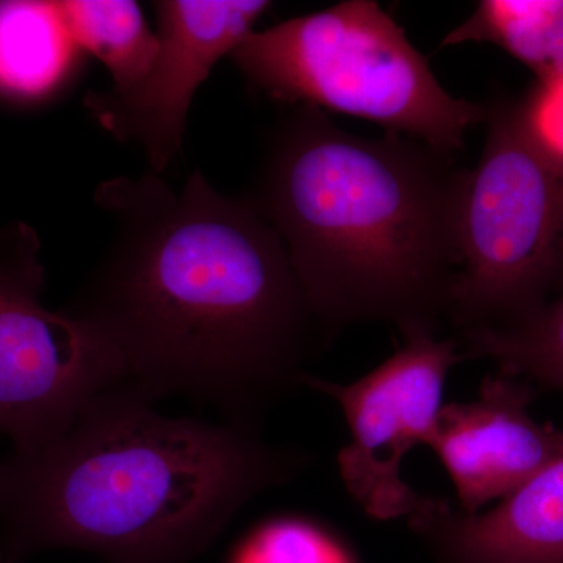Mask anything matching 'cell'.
I'll use <instances>...</instances> for the list:
<instances>
[{
    "instance_id": "1",
    "label": "cell",
    "mask_w": 563,
    "mask_h": 563,
    "mask_svg": "<svg viewBox=\"0 0 563 563\" xmlns=\"http://www.w3.org/2000/svg\"><path fill=\"white\" fill-rule=\"evenodd\" d=\"M95 201L110 240L63 310L106 344L120 385L261 428L331 339L272 224L201 172L180 190L152 172L117 177Z\"/></svg>"
},
{
    "instance_id": "2",
    "label": "cell",
    "mask_w": 563,
    "mask_h": 563,
    "mask_svg": "<svg viewBox=\"0 0 563 563\" xmlns=\"http://www.w3.org/2000/svg\"><path fill=\"white\" fill-rule=\"evenodd\" d=\"M114 385L49 442L0 461L2 553L79 550L103 563H187L310 455L258 426L166 417Z\"/></svg>"
},
{
    "instance_id": "3",
    "label": "cell",
    "mask_w": 563,
    "mask_h": 563,
    "mask_svg": "<svg viewBox=\"0 0 563 563\" xmlns=\"http://www.w3.org/2000/svg\"><path fill=\"white\" fill-rule=\"evenodd\" d=\"M450 157L401 133L352 135L309 106L269 135L246 198L331 339L358 322L437 335L448 320L465 172Z\"/></svg>"
},
{
    "instance_id": "4",
    "label": "cell",
    "mask_w": 563,
    "mask_h": 563,
    "mask_svg": "<svg viewBox=\"0 0 563 563\" xmlns=\"http://www.w3.org/2000/svg\"><path fill=\"white\" fill-rule=\"evenodd\" d=\"M277 102L376 122L451 155L488 106L454 98L402 27L373 0H346L251 32L231 54Z\"/></svg>"
},
{
    "instance_id": "5",
    "label": "cell",
    "mask_w": 563,
    "mask_h": 563,
    "mask_svg": "<svg viewBox=\"0 0 563 563\" xmlns=\"http://www.w3.org/2000/svg\"><path fill=\"white\" fill-rule=\"evenodd\" d=\"M485 122L459 192L448 321L461 332L525 320L563 290V168L532 146L515 101L490 103Z\"/></svg>"
},
{
    "instance_id": "6",
    "label": "cell",
    "mask_w": 563,
    "mask_h": 563,
    "mask_svg": "<svg viewBox=\"0 0 563 563\" xmlns=\"http://www.w3.org/2000/svg\"><path fill=\"white\" fill-rule=\"evenodd\" d=\"M31 225H0V433L13 450L49 442L99 393L120 385L106 344L41 302L44 266Z\"/></svg>"
},
{
    "instance_id": "7",
    "label": "cell",
    "mask_w": 563,
    "mask_h": 563,
    "mask_svg": "<svg viewBox=\"0 0 563 563\" xmlns=\"http://www.w3.org/2000/svg\"><path fill=\"white\" fill-rule=\"evenodd\" d=\"M461 362L457 340L413 333L354 383H332L309 373L302 377V387L342 407L350 442L336 457L339 473L369 517L390 521L412 512L421 493L404 481L402 462L413 448L428 446L448 376Z\"/></svg>"
},
{
    "instance_id": "8",
    "label": "cell",
    "mask_w": 563,
    "mask_h": 563,
    "mask_svg": "<svg viewBox=\"0 0 563 563\" xmlns=\"http://www.w3.org/2000/svg\"><path fill=\"white\" fill-rule=\"evenodd\" d=\"M266 0H157L158 51L143 79L125 90L90 91L96 122L122 143L139 144L161 174L180 154L192 99L211 70L272 9Z\"/></svg>"
},
{
    "instance_id": "9",
    "label": "cell",
    "mask_w": 563,
    "mask_h": 563,
    "mask_svg": "<svg viewBox=\"0 0 563 563\" xmlns=\"http://www.w3.org/2000/svg\"><path fill=\"white\" fill-rule=\"evenodd\" d=\"M533 385L498 372L476 399L443 404L428 448L443 463L463 514L506 499L563 459V429L531 413Z\"/></svg>"
},
{
    "instance_id": "10",
    "label": "cell",
    "mask_w": 563,
    "mask_h": 563,
    "mask_svg": "<svg viewBox=\"0 0 563 563\" xmlns=\"http://www.w3.org/2000/svg\"><path fill=\"white\" fill-rule=\"evenodd\" d=\"M407 523L442 563H563V459L488 512L421 495Z\"/></svg>"
},
{
    "instance_id": "11",
    "label": "cell",
    "mask_w": 563,
    "mask_h": 563,
    "mask_svg": "<svg viewBox=\"0 0 563 563\" xmlns=\"http://www.w3.org/2000/svg\"><path fill=\"white\" fill-rule=\"evenodd\" d=\"M84 55L57 3L0 0V99L36 103L60 95L76 80Z\"/></svg>"
},
{
    "instance_id": "12",
    "label": "cell",
    "mask_w": 563,
    "mask_h": 563,
    "mask_svg": "<svg viewBox=\"0 0 563 563\" xmlns=\"http://www.w3.org/2000/svg\"><path fill=\"white\" fill-rule=\"evenodd\" d=\"M70 40L109 70L113 87L125 90L143 79L158 51L139 3L133 0H57Z\"/></svg>"
},
{
    "instance_id": "13",
    "label": "cell",
    "mask_w": 563,
    "mask_h": 563,
    "mask_svg": "<svg viewBox=\"0 0 563 563\" xmlns=\"http://www.w3.org/2000/svg\"><path fill=\"white\" fill-rule=\"evenodd\" d=\"M488 43L509 52L537 79L563 69V0H483L442 46Z\"/></svg>"
},
{
    "instance_id": "14",
    "label": "cell",
    "mask_w": 563,
    "mask_h": 563,
    "mask_svg": "<svg viewBox=\"0 0 563 563\" xmlns=\"http://www.w3.org/2000/svg\"><path fill=\"white\" fill-rule=\"evenodd\" d=\"M462 361H490L547 390L563 391V290L525 320L461 332Z\"/></svg>"
},
{
    "instance_id": "15",
    "label": "cell",
    "mask_w": 563,
    "mask_h": 563,
    "mask_svg": "<svg viewBox=\"0 0 563 563\" xmlns=\"http://www.w3.org/2000/svg\"><path fill=\"white\" fill-rule=\"evenodd\" d=\"M232 563H355L346 548L309 521L279 520L258 529Z\"/></svg>"
},
{
    "instance_id": "16",
    "label": "cell",
    "mask_w": 563,
    "mask_h": 563,
    "mask_svg": "<svg viewBox=\"0 0 563 563\" xmlns=\"http://www.w3.org/2000/svg\"><path fill=\"white\" fill-rule=\"evenodd\" d=\"M515 110L532 146L563 168V69L537 79Z\"/></svg>"
},
{
    "instance_id": "17",
    "label": "cell",
    "mask_w": 563,
    "mask_h": 563,
    "mask_svg": "<svg viewBox=\"0 0 563 563\" xmlns=\"http://www.w3.org/2000/svg\"><path fill=\"white\" fill-rule=\"evenodd\" d=\"M0 563H21V559L13 558V555L5 554L0 551Z\"/></svg>"
}]
</instances>
